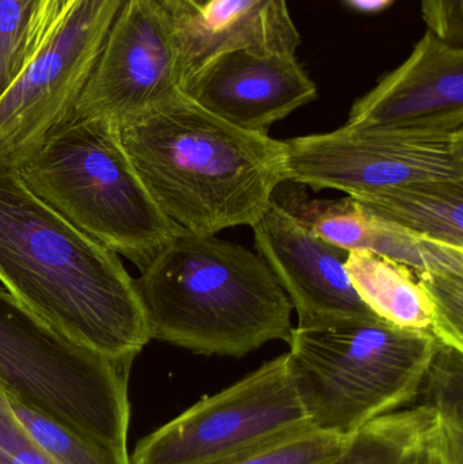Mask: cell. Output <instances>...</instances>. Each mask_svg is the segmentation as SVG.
Wrapping results in <instances>:
<instances>
[{
  "label": "cell",
  "instance_id": "obj_4",
  "mask_svg": "<svg viewBox=\"0 0 463 464\" xmlns=\"http://www.w3.org/2000/svg\"><path fill=\"white\" fill-rule=\"evenodd\" d=\"M16 171L49 208L140 270L182 230L152 200L105 120L68 117Z\"/></svg>",
  "mask_w": 463,
  "mask_h": 464
},
{
  "label": "cell",
  "instance_id": "obj_29",
  "mask_svg": "<svg viewBox=\"0 0 463 464\" xmlns=\"http://www.w3.org/2000/svg\"><path fill=\"white\" fill-rule=\"evenodd\" d=\"M177 8L185 14H195L206 7L211 0H170Z\"/></svg>",
  "mask_w": 463,
  "mask_h": 464
},
{
  "label": "cell",
  "instance_id": "obj_16",
  "mask_svg": "<svg viewBox=\"0 0 463 464\" xmlns=\"http://www.w3.org/2000/svg\"><path fill=\"white\" fill-rule=\"evenodd\" d=\"M345 269L364 304L401 329L431 333V304L415 270L370 251H348Z\"/></svg>",
  "mask_w": 463,
  "mask_h": 464
},
{
  "label": "cell",
  "instance_id": "obj_28",
  "mask_svg": "<svg viewBox=\"0 0 463 464\" xmlns=\"http://www.w3.org/2000/svg\"><path fill=\"white\" fill-rule=\"evenodd\" d=\"M353 10L361 13H380L386 10L394 0H344Z\"/></svg>",
  "mask_w": 463,
  "mask_h": 464
},
{
  "label": "cell",
  "instance_id": "obj_3",
  "mask_svg": "<svg viewBox=\"0 0 463 464\" xmlns=\"http://www.w3.org/2000/svg\"><path fill=\"white\" fill-rule=\"evenodd\" d=\"M135 286L151 340L196 354L241 359L293 333V304L268 265L215 235L182 228Z\"/></svg>",
  "mask_w": 463,
  "mask_h": 464
},
{
  "label": "cell",
  "instance_id": "obj_17",
  "mask_svg": "<svg viewBox=\"0 0 463 464\" xmlns=\"http://www.w3.org/2000/svg\"><path fill=\"white\" fill-rule=\"evenodd\" d=\"M437 425V413L416 403L370 422L328 464H416Z\"/></svg>",
  "mask_w": 463,
  "mask_h": 464
},
{
  "label": "cell",
  "instance_id": "obj_22",
  "mask_svg": "<svg viewBox=\"0 0 463 464\" xmlns=\"http://www.w3.org/2000/svg\"><path fill=\"white\" fill-rule=\"evenodd\" d=\"M415 275L431 304L432 334L439 343L463 349V275L418 270Z\"/></svg>",
  "mask_w": 463,
  "mask_h": 464
},
{
  "label": "cell",
  "instance_id": "obj_23",
  "mask_svg": "<svg viewBox=\"0 0 463 464\" xmlns=\"http://www.w3.org/2000/svg\"><path fill=\"white\" fill-rule=\"evenodd\" d=\"M38 0H0V95L27 63V41Z\"/></svg>",
  "mask_w": 463,
  "mask_h": 464
},
{
  "label": "cell",
  "instance_id": "obj_1",
  "mask_svg": "<svg viewBox=\"0 0 463 464\" xmlns=\"http://www.w3.org/2000/svg\"><path fill=\"white\" fill-rule=\"evenodd\" d=\"M0 283L33 315L106 359L132 365L151 341L135 278L117 253L0 170Z\"/></svg>",
  "mask_w": 463,
  "mask_h": 464
},
{
  "label": "cell",
  "instance_id": "obj_26",
  "mask_svg": "<svg viewBox=\"0 0 463 464\" xmlns=\"http://www.w3.org/2000/svg\"><path fill=\"white\" fill-rule=\"evenodd\" d=\"M416 464H463V428L451 427L438 420Z\"/></svg>",
  "mask_w": 463,
  "mask_h": 464
},
{
  "label": "cell",
  "instance_id": "obj_2",
  "mask_svg": "<svg viewBox=\"0 0 463 464\" xmlns=\"http://www.w3.org/2000/svg\"><path fill=\"white\" fill-rule=\"evenodd\" d=\"M116 130L152 200L193 234L253 227L288 181L285 141L238 130L184 94Z\"/></svg>",
  "mask_w": 463,
  "mask_h": 464
},
{
  "label": "cell",
  "instance_id": "obj_25",
  "mask_svg": "<svg viewBox=\"0 0 463 464\" xmlns=\"http://www.w3.org/2000/svg\"><path fill=\"white\" fill-rule=\"evenodd\" d=\"M421 11L429 30L462 46L463 0H421Z\"/></svg>",
  "mask_w": 463,
  "mask_h": 464
},
{
  "label": "cell",
  "instance_id": "obj_20",
  "mask_svg": "<svg viewBox=\"0 0 463 464\" xmlns=\"http://www.w3.org/2000/svg\"><path fill=\"white\" fill-rule=\"evenodd\" d=\"M416 403L434 411L439 421L463 428V349L438 343Z\"/></svg>",
  "mask_w": 463,
  "mask_h": 464
},
{
  "label": "cell",
  "instance_id": "obj_13",
  "mask_svg": "<svg viewBox=\"0 0 463 464\" xmlns=\"http://www.w3.org/2000/svg\"><path fill=\"white\" fill-rule=\"evenodd\" d=\"M182 94L246 132L268 135L275 122L317 100V86L295 54L223 52L193 71Z\"/></svg>",
  "mask_w": 463,
  "mask_h": 464
},
{
  "label": "cell",
  "instance_id": "obj_14",
  "mask_svg": "<svg viewBox=\"0 0 463 464\" xmlns=\"http://www.w3.org/2000/svg\"><path fill=\"white\" fill-rule=\"evenodd\" d=\"M178 33L187 79L223 52L295 54L302 41L287 0H211L182 13Z\"/></svg>",
  "mask_w": 463,
  "mask_h": 464
},
{
  "label": "cell",
  "instance_id": "obj_6",
  "mask_svg": "<svg viewBox=\"0 0 463 464\" xmlns=\"http://www.w3.org/2000/svg\"><path fill=\"white\" fill-rule=\"evenodd\" d=\"M130 371L68 340L0 286V390L10 400L127 454Z\"/></svg>",
  "mask_w": 463,
  "mask_h": 464
},
{
  "label": "cell",
  "instance_id": "obj_12",
  "mask_svg": "<svg viewBox=\"0 0 463 464\" xmlns=\"http://www.w3.org/2000/svg\"><path fill=\"white\" fill-rule=\"evenodd\" d=\"M345 125L438 135L463 130V46L429 30L400 67L353 103Z\"/></svg>",
  "mask_w": 463,
  "mask_h": 464
},
{
  "label": "cell",
  "instance_id": "obj_15",
  "mask_svg": "<svg viewBox=\"0 0 463 464\" xmlns=\"http://www.w3.org/2000/svg\"><path fill=\"white\" fill-rule=\"evenodd\" d=\"M367 214L463 250V181H423L352 198Z\"/></svg>",
  "mask_w": 463,
  "mask_h": 464
},
{
  "label": "cell",
  "instance_id": "obj_11",
  "mask_svg": "<svg viewBox=\"0 0 463 464\" xmlns=\"http://www.w3.org/2000/svg\"><path fill=\"white\" fill-rule=\"evenodd\" d=\"M253 230L256 250L287 294L299 327L380 319L353 289L348 251L321 239L275 198Z\"/></svg>",
  "mask_w": 463,
  "mask_h": 464
},
{
  "label": "cell",
  "instance_id": "obj_21",
  "mask_svg": "<svg viewBox=\"0 0 463 464\" xmlns=\"http://www.w3.org/2000/svg\"><path fill=\"white\" fill-rule=\"evenodd\" d=\"M350 439L309 428L223 464H328Z\"/></svg>",
  "mask_w": 463,
  "mask_h": 464
},
{
  "label": "cell",
  "instance_id": "obj_9",
  "mask_svg": "<svg viewBox=\"0 0 463 464\" xmlns=\"http://www.w3.org/2000/svg\"><path fill=\"white\" fill-rule=\"evenodd\" d=\"M288 181L350 198L423 181H463V130L438 133L356 130L285 140Z\"/></svg>",
  "mask_w": 463,
  "mask_h": 464
},
{
  "label": "cell",
  "instance_id": "obj_18",
  "mask_svg": "<svg viewBox=\"0 0 463 464\" xmlns=\"http://www.w3.org/2000/svg\"><path fill=\"white\" fill-rule=\"evenodd\" d=\"M364 211V209H363ZM353 251H370L418 272L463 275V250L424 239L364 211Z\"/></svg>",
  "mask_w": 463,
  "mask_h": 464
},
{
  "label": "cell",
  "instance_id": "obj_10",
  "mask_svg": "<svg viewBox=\"0 0 463 464\" xmlns=\"http://www.w3.org/2000/svg\"><path fill=\"white\" fill-rule=\"evenodd\" d=\"M181 14L170 0H124L70 116L116 125L182 95Z\"/></svg>",
  "mask_w": 463,
  "mask_h": 464
},
{
  "label": "cell",
  "instance_id": "obj_19",
  "mask_svg": "<svg viewBox=\"0 0 463 464\" xmlns=\"http://www.w3.org/2000/svg\"><path fill=\"white\" fill-rule=\"evenodd\" d=\"M10 402L22 427L54 463L130 464V454L103 446L24 403Z\"/></svg>",
  "mask_w": 463,
  "mask_h": 464
},
{
  "label": "cell",
  "instance_id": "obj_7",
  "mask_svg": "<svg viewBox=\"0 0 463 464\" xmlns=\"http://www.w3.org/2000/svg\"><path fill=\"white\" fill-rule=\"evenodd\" d=\"M309 428L285 353L150 433L130 464H223Z\"/></svg>",
  "mask_w": 463,
  "mask_h": 464
},
{
  "label": "cell",
  "instance_id": "obj_27",
  "mask_svg": "<svg viewBox=\"0 0 463 464\" xmlns=\"http://www.w3.org/2000/svg\"><path fill=\"white\" fill-rule=\"evenodd\" d=\"M75 2L76 0H38L27 41V62L34 56L35 52L45 43L46 38Z\"/></svg>",
  "mask_w": 463,
  "mask_h": 464
},
{
  "label": "cell",
  "instance_id": "obj_24",
  "mask_svg": "<svg viewBox=\"0 0 463 464\" xmlns=\"http://www.w3.org/2000/svg\"><path fill=\"white\" fill-rule=\"evenodd\" d=\"M0 464H56L33 440L14 414L10 398L0 390Z\"/></svg>",
  "mask_w": 463,
  "mask_h": 464
},
{
  "label": "cell",
  "instance_id": "obj_5",
  "mask_svg": "<svg viewBox=\"0 0 463 464\" xmlns=\"http://www.w3.org/2000/svg\"><path fill=\"white\" fill-rule=\"evenodd\" d=\"M288 343L310 425L350 439L374 420L416 405L439 341L378 319L296 326Z\"/></svg>",
  "mask_w": 463,
  "mask_h": 464
},
{
  "label": "cell",
  "instance_id": "obj_8",
  "mask_svg": "<svg viewBox=\"0 0 463 464\" xmlns=\"http://www.w3.org/2000/svg\"><path fill=\"white\" fill-rule=\"evenodd\" d=\"M124 0H76L0 95V170L16 169L72 113Z\"/></svg>",
  "mask_w": 463,
  "mask_h": 464
}]
</instances>
